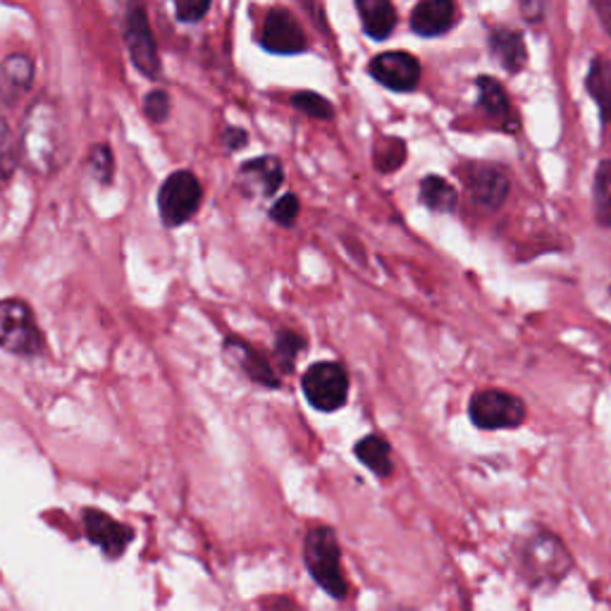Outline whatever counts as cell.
<instances>
[{
    "mask_svg": "<svg viewBox=\"0 0 611 611\" xmlns=\"http://www.w3.org/2000/svg\"><path fill=\"white\" fill-rule=\"evenodd\" d=\"M22 155L32 171L48 175L58 165L62 149L60 117L50 101H36L22 125Z\"/></svg>",
    "mask_w": 611,
    "mask_h": 611,
    "instance_id": "cell-1",
    "label": "cell"
},
{
    "mask_svg": "<svg viewBox=\"0 0 611 611\" xmlns=\"http://www.w3.org/2000/svg\"><path fill=\"white\" fill-rule=\"evenodd\" d=\"M304 562L310 576L320 588L337 600L346 597V580L342 571V550L337 542V532L328 526L310 528L304 542Z\"/></svg>",
    "mask_w": 611,
    "mask_h": 611,
    "instance_id": "cell-2",
    "label": "cell"
},
{
    "mask_svg": "<svg viewBox=\"0 0 611 611\" xmlns=\"http://www.w3.org/2000/svg\"><path fill=\"white\" fill-rule=\"evenodd\" d=\"M521 574L530 585H554L562 580L571 568V554L552 532H536L526 538L518 550Z\"/></svg>",
    "mask_w": 611,
    "mask_h": 611,
    "instance_id": "cell-3",
    "label": "cell"
},
{
    "mask_svg": "<svg viewBox=\"0 0 611 611\" xmlns=\"http://www.w3.org/2000/svg\"><path fill=\"white\" fill-rule=\"evenodd\" d=\"M0 349L17 356H38L44 351V334L22 298L0 302Z\"/></svg>",
    "mask_w": 611,
    "mask_h": 611,
    "instance_id": "cell-4",
    "label": "cell"
},
{
    "mask_svg": "<svg viewBox=\"0 0 611 611\" xmlns=\"http://www.w3.org/2000/svg\"><path fill=\"white\" fill-rule=\"evenodd\" d=\"M203 199L199 177L191 171L173 173L158 191V211L167 227H179L197 215Z\"/></svg>",
    "mask_w": 611,
    "mask_h": 611,
    "instance_id": "cell-5",
    "label": "cell"
},
{
    "mask_svg": "<svg viewBox=\"0 0 611 611\" xmlns=\"http://www.w3.org/2000/svg\"><path fill=\"white\" fill-rule=\"evenodd\" d=\"M125 44L129 50V58H132V62H134V68L144 77H149V80H158L161 77L158 46H155L146 10L141 0H129V5H127Z\"/></svg>",
    "mask_w": 611,
    "mask_h": 611,
    "instance_id": "cell-6",
    "label": "cell"
},
{
    "mask_svg": "<svg viewBox=\"0 0 611 611\" xmlns=\"http://www.w3.org/2000/svg\"><path fill=\"white\" fill-rule=\"evenodd\" d=\"M302 387L310 407L330 413L344 407L349 395V378L340 363L322 361L304 373Z\"/></svg>",
    "mask_w": 611,
    "mask_h": 611,
    "instance_id": "cell-7",
    "label": "cell"
},
{
    "mask_svg": "<svg viewBox=\"0 0 611 611\" xmlns=\"http://www.w3.org/2000/svg\"><path fill=\"white\" fill-rule=\"evenodd\" d=\"M468 413H471V421L478 427H483V431L518 427L526 421L524 401L509 392H502V389H483V392L473 395Z\"/></svg>",
    "mask_w": 611,
    "mask_h": 611,
    "instance_id": "cell-8",
    "label": "cell"
},
{
    "mask_svg": "<svg viewBox=\"0 0 611 611\" xmlns=\"http://www.w3.org/2000/svg\"><path fill=\"white\" fill-rule=\"evenodd\" d=\"M463 187L483 211H497L509 197V175L495 163H468L459 171Z\"/></svg>",
    "mask_w": 611,
    "mask_h": 611,
    "instance_id": "cell-9",
    "label": "cell"
},
{
    "mask_svg": "<svg viewBox=\"0 0 611 611\" xmlns=\"http://www.w3.org/2000/svg\"><path fill=\"white\" fill-rule=\"evenodd\" d=\"M261 46L270 50V54H280V56H294L306 50L304 30L298 27V22L290 10L275 8L268 12L261 32Z\"/></svg>",
    "mask_w": 611,
    "mask_h": 611,
    "instance_id": "cell-10",
    "label": "cell"
},
{
    "mask_svg": "<svg viewBox=\"0 0 611 611\" xmlns=\"http://www.w3.org/2000/svg\"><path fill=\"white\" fill-rule=\"evenodd\" d=\"M84 528H86V538L110 559L122 556L125 550L129 548V542L134 540V532L125 524L115 521V518H110L108 514L96 509L84 512Z\"/></svg>",
    "mask_w": 611,
    "mask_h": 611,
    "instance_id": "cell-11",
    "label": "cell"
},
{
    "mask_svg": "<svg viewBox=\"0 0 611 611\" xmlns=\"http://www.w3.org/2000/svg\"><path fill=\"white\" fill-rule=\"evenodd\" d=\"M371 74L392 91H413L421 82V62L409 54H383L373 58Z\"/></svg>",
    "mask_w": 611,
    "mask_h": 611,
    "instance_id": "cell-12",
    "label": "cell"
},
{
    "mask_svg": "<svg viewBox=\"0 0 611 611\" xmlns=\"http://www.w3.org/2000/svg\"><path fill=\"white\" fill-rule=\"evenodd\" d=\"M284 181L282 163L272 155H263L239 167V185L249 197H272Z\"/></svg>",
    "mask_w": 611,
    "mask_h": 611,
    "instance_id": "cell-13",
    "label": "cell"
},
{
    "mask_svg": "<svg viewBox=\"0 0 611 611\" xmlns=\"http://www.w3.org/2000/svg\"><path fill=\"white\" fill-rule=\"evenodd\" d=\"M478 91H480V108L490 117L492 122L502 129H518V117L512 108L509 96H506V91L502 89V84L497 80H492V77H480L478 80Z\"/></svg>",
    "mask_w": 611,
    "mask_h": 611,
    "instance_id": "cell-14",
    "label": "cell"
},
{
    "mask_svg": "<svg viewBox=\"0 0 611 611\" xmlns=\"http://www.w3.org/2000/svg\"><path fill=\"white\" fill-rule=\"evenodd\" d=\"M225 354L234 363V366H239L254 383L266 385V387H280L278 375H275V371L270 368V363L261 354H258L256 349L246 344L244 340L230 337V340L225 342Z\"/></svg>",
    "mask_w": 611,
    "mask_h": 611,
    "instance_id": "cell-15",
    "label": "cell"
},
{
    "mask_svg": "<svg viewBox=\"0 0 611 611\" xmlns=\"http://www.w3.org/2000/svg\"><path fill=\"white\" fill-rule=\"evenodd\" d=\"M457 17V3L454 0H423L413 10L411 27L421 36H439L445 34Z\"/></svg>",
    "mask_w": 611,
    "mask_h": 611,
    "instance_id": "cell-16",
    "label": "cell"
},
{
    "mask_svg": "<svg viewBox=\"0 0 611 611\" xmlns=\"http://www.w3.org/2000/svg\"><path fill=\"white\" fill-rule=\"evenodd\" d=\"M363 30L375 42H383L397 27V10L392 0H356Z\"/></svg>",
    "mask_w": 611,
    "mask_h": 611,
    "instance_id": "cell-17",
    "label": "cell"
},
{
    "mask_svg": "<svg viewBox=\"0 0 611 611\" xmlns=\"http://www.w3.org/2000/svg\"><path fill=\"white\" fill-rule=\"evenodd\" d=\"M490 48H492V56H495L502 68L509 70V72H521L524 64L528 62L524 38L512 30L500 27V30L492 32Z\"/></svg>",
    "mask_w": 611,
    "mask_h": 611,
    "instance_id": "cell-18",
    "label": "cell"
},
{
    "mask_svg": "<svg viewBox=\"0 0 611 611\" xmlns=\"http://www.w3.org/2000/svg\"><path fill=\"white\" fill-rule=\"evenodd\" d=\"M354 451L361 459V463L371 468L375 475L380 478L392 475V459H389L392 457V449H389V445L380 435H366L354 447Z\"/></svg>",
    "mask_w": 611,
    "mask_h": 611,
    "instance_id": "cell-19",
    "label": "cell"
},
{
    "mask_svg": "<svg viewBox=\"0 0 611 611\" xmlns=\"http://www.w3.org/2000/svg\"><path fill=\"white\" fill-rule=\"evenodd\" d=\"M421 203L435 213H451L459 203V191L447 179L431 175L421 181Z\"/></svg>",
    "mask_w": 611,
    "mask_h": 611,
    "instance_id": "cell-20",
    "label": "cell"
},
{
    "mask_svg": "<svg viewBox=\"0 0 611 611\" xmlns=\"http://www.w3.org/2000/svg\"><path fill=\"white\" fill-rule=\"evenodd\" d=\"M588 91L602 110V117L611 122V60H595L588 74Z\"/></svg>",
    "mask_w": 611,
    "mask_h": 611,
    "instance_id": "cell-21",
    "label": "cell"
},
{
    "mask_svg": "<svg viewBox=\"0 0 611 611\" xmlns=\"http://www.w3.org/2000/svg\"><path fill=\"white\" fill-rule=\"evenodd\" d=\"M592 191L597 223L611 227V161H604L597 167Z\"/></svg>",
    "mask_w": 611,
    "mask_h": 611,
    "instance_id": "cell-22",
    "label": "cell"
},
{
    "mask_svg": "<svg viewBox=\"0 0 611 611\" xmlns=\"http://www.w3.org/2000/svg\"><path fill=\"white\" fill-rule=\"evenodd\" d=\"M0 74H3V80L15 91H27L34 82V62L30 56L12 54L3 60Z\"/></svg>",
    "mask_w": 611,
    "mask_h": 611,
    "instance_id": "cell-23",
    "label": "cell"
},
{
    "mask_svg": "<svg viewBox=\"0 0 611 611\" xmlns=\"http://www.w3.org/2000/svg\"><path fill=\"white\" fill-rule=\"evenodd\" d=\"M404 161H407V146L401 139H387L383 146L375 149V167L385 175L399 171V167L404 165Z\"/></svg>",
    "mask_w": 611,
    "mask_h": 611,
    "instance_id": "cell-24",
    "label": "cell"
},
{
    "mask_svg": "<svg viewBox=\"0 0 611 611\" xmlns=\"http://www.w3.org/2000/svg\"><path fill=\"white\" fill-rule=\"evenodd\" d=\"M306 349V340L302 334H296L292 330H282L278 334V340H275V354L282 363V368L284 371H292V363L294 359L302 354V351Z\"/></svg>",
    "mask_w": 611,
    "mask_h": 611,
    "instance_id": "cell-25",
    "label": "cell"
},
{
    "mask_svg": "<svg viewBox=\"0 0 611 611\" xmlns=\"http://www.w3.org/2000/svg\"><path fill=\"white\" fill-rule=\"evenodd\" d=\"M292 103L298 110H304L310 117H318V120H330L334 115L330 101L314 94V91H298V94L292 96Z\"/></svg>",
    "mask_w": 611,
    "mask_h": 611,
    "instance_id": "cell-26",
    "label": "cell"
},
{
    "mask_svg": "<svg viewBox=\"0 0 611 611\" xmlns=\"http://www.w3.org/2000/svg\"><path fill=\"white\" fill-rule=\"evenodd\" d=\"M298 208H302L298 199L294 197V193H287V197H282L275 205L270 208V218L275 220V223H280L282 227H292L294 220L298 218Z\"/></svg>",
    "mask_w": 611,
    "mask_h": 611,
    "instance_id": "cell-27",
    "label": "cell"
},
{
    "mask_svg": "<svg viewBox=\"0 0 611 611\" xmlns=\"http://www.w3.org/2000/svg\"><path fill=\"white\" fill-rule=\"evenodd\" d=\"M175 12L181 22H199L211 10L213 0H173Z\"/></svg>",
    "mask_w": 611,
    "mask_h": 611,
    "instance_id": "cell-28",
    "label": "cell"
},
{
    "mask_svg": "<svg viewBox=\"0 0 611 611\" xmlns=\"http://www.w3.org/2000/svg\"><path fill=\"white\" fill-rule=\"evenodd\" d=\"M144 110L149 115V120L165 122L167 115H171V98H167L165 91H151L144 101Z\"/></svg>",
    "mask_w": 611,
    "mask_h": 611,
    "instance_id": "cell-29",
    "label": "cell"
},
{
    "mask_svg": "<svg viewBox=\"0 0 611 611\" xmlns=\"http://www.w3.org/2000/svg\"><path fill=\"white\" fill-rule=\"evenodd\" d=\"M91 165H94V175L103 181V185H110L113 179V155L108 146H94L91 149Z\"/></svg>",
    "mask_w": 611,
    "mask_h": 611,
    "instance_id": "cell-30",
    "label": "cell"
},
{
    "mask_svg": "<svg viewBox=\"0 0 611 611\" xmlns=\"http://www.w3.org/2000/svg\"><path fill=\"white\" fill-rule=\"evenodd\" d=\"M521 10L528 22H540L544 12V0H521Z\"/></svg>",
    "mask_w": 611,
    "mask_h": 611,
    "instance_id": "cell-31",
    "label": "cell"
},
{
    "mask_svg": "<svg viewBox=\"0 0 611 611\" xmlns=\"http://www.w3.org/2000/svg\"><path fill=\"white\" fill-rule=\"evenodd\" d=\"M225 144H227V149L230 151H237V149H242V146H246V132L244 129H227L225 132Z\"/></svg>",
    "mask_w": 611,
    "mask_h": 611,
    "instance_id": "cell-32",
    "label": "cell"
},
{
    "mask_svg": "<svg viewBox=\"0 0 611 611\" xmlns=\"http://www.w3.org/2000/svg\"><path fill=\"white\" fill-rule=\"evenodd\" d=\"M600 15H602L604 24H607L609 32H611V0H602V3H600Z\"/></svg>",
    "mask_w": 611,
    "mask_h": 611,
    "instance_id": "cell-33",
    "label": "cell"
}]
</instances>
